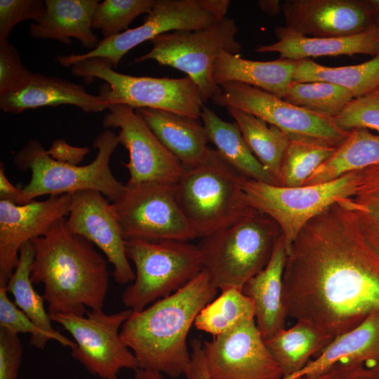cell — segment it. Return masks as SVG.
Instances as JSON below:
<instances>
[{"mask_svg": "<svg viewBox=\"0 0 379 379\" xmlns=\"http://www.w3.org/2000/svg\"><path fill=\"white\" fill-rule=\"evenodd\" d=\"M333 340L312 323L298 320L290 328L264 340L283 376L286 377L305 367L311 357L317 356Z\"/></svg>", "mask_w": 379, "mask_h": 379, "instance_id": "83f0119b", "label": "cell"}, {"mask_svg": "<svg viewBox=\"0 0 379 379\" xmlns=\"http://www.w3.org/2000/svg\"><path fill=\"white\" fill-rule=\"evenodd\" d=\"M200 118L208 142L216 147L233 168L246 178L274 185L270 175L248 147L235 121L221 119L204 105Z\"/></svg>", "mask_w": 379, "mask_h": 379, "instance_id": "4316f807", "label": "cell"}, {"mask_svg": "<svg viewBox=\"0 0 379 379\" xmlns=\"http://www.w3.org/2000/svg\"><path fill=\"white\" fill-rule=\"evenodd\" d=\"M379 165V135L366 128L350 131L335 153L322 164L305 185L324 183L347 173Z\"/></svg>", "mask_w": 379, "mask_h": 379, "instance_id": "f1b7e54d", "label": "cell"}, {"mask_svg": "<svg viewBox=\"0 0 379 379\" xmlns=\"http://www.w3.org/2000/svg\"><path fill=\"white\" fill-rule=\"evenodd\" d=\"M258 5L265 13L270 16L278 15L282 7L279 0H260Z\"/></svg>", "mask_w": 379, "mask_h": 379, "instance_id": "7dc6e473", "label": "cell"}, {"mask_svg": "<svg viewBox=\"0 0 379 379\" xmlns=\"http://www.w3.org/2000/svg\"><path fill=\"white\" fill-rule=\"evenodd\" d=\"M332 120L338 128L345 131L366 128L379 132V89L353 98Z\"/></svg>", "mask_w": 379, "mask_h": 379, "instance_id": "74e56055", "label": "cell"}, {"mask_svg": "<svg viewBox=\"0 0 379 379\" xmlns=\"http://www.w3.org/2000/svg\"><path fill=\"white\" fill-rule=\"evenodd\" d=\"M134 379H165V378L160 373L139 368L134 371Z\"/></svg>", "mask_w": 379, "mask_h": 379, "instance_id": "c3c4849f", "label": "cell"}, {"mask_svg": "<svg viewBox=\"0 0 379 379\" xmlns=\"http://www.w3.org/2000/svg\"><path fill=\"white\" fill-rule=\"evenodd\" d=\"M297 66L298 61L281 58L257 61L243 58L240 54L223 52L213 65L212 76L218 86L238 81L283 98Z\"/></svg>", "mask_w": 379, "mask_h": 379, "instance_id": "484cf974", "label": "cell"}, {"mask_svg": "<svg viewBox=\"0 0 379 379\" xmlns=\"http://www.w3.org/2000/svg\"><path fill=\"white\" fill-rule=\"evenodd\" d=\"M67 228L91 241L105 255L113 266L114 281L124 285L133 282L135 274L126 253L120 224L112 206L95 190L72 193V202L66 219Z\"/></svg>", "mask_w": 379, "mask_h": 379, "instance_id": "e0dca14e", "label": "cell"}, {"mask_svg": "<svg viewBox=\"0 0 379 379\" xmlns=\"http://www.w3.org/2000/svg\"><path fill=\"white\" fill-rule=\"evenodd\" d=\"M277 41L260 45L258 53H278L279 58L299 61L321 56L354 55L375 56L379 54V30L375 25L360 33L338 37H311L287 30L284 27L275 29Z\"/></svg>", "mask_w": 379, "mask_h": 379, "instance_id": "44dd1931", "label": "cell"}, {"mask_svg": "<svg viewBox=\"0 0 379 379\" xmlns=\"http://www.w3.org/2000/svg\"><path fill=\"white\" fill-rule=\"evenodd\" d=\"M45 8L41 0H0V44L8 43L15 25L27 20L35 21Z\"/></svg>", "mask_w": 379, "mask_h": 379, "instance_id": "ab89813d", "label": "cell"}, {"mask_svg": "<svg viewBox=\"0 0 379 379\" xmlns=\"http://www.w3.org/2000/svg\"><path fill=\"white\" fill-rule=\"evenodd\" d=\"M72 72L91 81L98 78L107 85L99 96L108 106L126 105L135 109L152 108L199 119L204 100L197 85L189 77L180 79L135 77L114 70L105 60L92 58L75 62Z\"/></svg>", "mask_w": 379, "mask_h": 379, "instance_id": "ba28073f", "label": "cell"}, {"mask_svg": "<svg viewBox=\"0 0 379 379\" xmlns=\"http://www.w3.org/2000/svg\"><path fill=\"white\" fill-rule=\"evenodd\" d=\"M365 2L372 13L374 20V18L379 15V0H365Z\"/></svg>", "mask_w": 379, "mask_h": 379, "instance_id": "681fc988", "label": "cell"}, {"mask_svg": "<svg viewBox=\"0 0 379 379\" xmlns=\"http://www.w3.org/2000/svg\"><path fill=\"white\" fill-rule=\"evenodd\" d=\"M135 110L184 169L194 168L207 159L211 148L199 119L152 108Z\"/></svg>", "mask_w": 379, "mask_h": 379, "instance_id": "603a6c76", "label": "cell"}, {"mask_svg": "<svg viewBox=\"0 0 379 379\" xmlns=\"http://www.w3.org/2000/svg\"><path fill=\"white\" fill-rule=\"evenodd\" d=\"M32 74L22 65L13 44H0V96L22 88Z\"/></svg>", "mask_w": 379, "mask_h": 379, "instance_id": "60d3db41", "label": "cell"}, {"mask_svg": "<svg viewBox=\"0 0 379 379\" xmlns=\"http://www.w3.org/2000/svg\"><path fill=\"white\" fill-rule=\"evenodd\" d=\"M65 218L31 241L33 284H43L49 316L102 311L109 288L107 260L91 241L72 233Z\"/></svg>", "mask_w": 379, "mask_h": 379, "instance_id": "7a4b0ae2", "label": "cell"}, {"mask_svg": "<svg viewBox=\"0 0 379 379\" xmlns=\"http://www.w3.org/2000/svg\"><path fill=\"white\" fill-rule=\"evenodd\" d=\"M336 149L335 147L290 140L281 163L279 185L287 187L305 185Z\"/></svg>", "mask_w": 379, "mask_h": 379, "instance_id": "d590c367", "label": "cell"}, {"mask_svg": "<svg viewBox=\"0 0 379 379\" xmlns=\"http://www.w3.org/2000/svg\"><path fill=\"white\" fill-rule=\"evenodd\" d=\"M353 98L349 91L333 83L293 81L282 99L307 111L333 119Z\"/></svg>", "mask_w": 379, "mask_h": 379, "instance_id": "e575fe53", "label": "cell"}, {"mask_svg": "<svg viewBox=\"0 0 379 379\" xmlns=\"http://www.w3.org/2000/svg\"><path fill=\"white\" fill-rule=\"evenodd\" d=\"M119 144L118 135L105 129L93 142V147L98 149L95 159L81 166L53 159L38 140L32 139L15 154L13 163L21 171L32 172L23 188L29 200L90 190L114 202L125 190V185L115 178L110 168L111 157Z\"/></svg>", "mask_w": 379, "mask_h": 379, "instance_id": "8992f818", "label": "cell"}, {"mask_svg": "<svg viewBox=\"0 0 379 379\" xmlns=\"http://www.w3.org/2000/svg\"><path fill=\"white\" fill-rule=\"evenodd\" d=\"M281 234L268 215L255 210L233 225L201 238L204 270L218 290L245 284L268 263Z\"/></svg>", "mask_w": 379, "mask_h": 379, "instance_id": "5b68a950", "label": "cell"}, {"mask_svg": "<svg viewBox=\"0 0 379 379\" xmlns=\"http://www.w3.org/2000/svg\"><path fill=\"white\" fill-rule=\"evenodd\" d=\"M293 81H327L347 89L354 98L361 97L379 89V54L363 63L342 67H327L311 59L299 60Z\"/></svg>", "mask_w": 379, "mask_h": 379, "instance_id": "1f68e13d", "label": "cell"}, {"mask_svg": "<svg viewBox=\"0 0 379 379\" xmlns=\"http://www.w3.org/2000/svg\"><path fill=\"white\" fill-rule=\"evenodd\" d=\"M102 124L119 128V144L129 153L127 183L158 182L175 185L184 173L180 162L163 145L141 117L126 105H111Z\"/></svg>", "mask_w": 379, "mask_h": 379, "instance_id": "9a60e30c", "label": "cell"}, {"mask_svg": "<svg viewBox=\"0 0 379 379\" xmlns=\"http://www.w3.org/2000/svg\"><path fill=\"white\" fill-rule=\"evenodd\" d=\"M360 178L359 171L330 182L296 187L246 178L242 190L250 207L266 214L279 225L288 254L302 227L332 205L352 196Z\"/></svg>", "mask_w": 379, "mask_h": 379, "instance_id": "9c48e42d", "label": "cell"}, {"mask_svg": "<svg viewBox=\"0 0 379 379\" xmlns=\"http://www.w3.org/2000/svg\"><path fill=\"white\" fill-rule=\"evenodd\" d=\"M203 349L211 379H282L255 319L213 340Z\"/></svg>", "mask_w": 379, "mask_h": 379, "instance_id": "2e32d148", "label": "cell"}, {"mask_svg": "<svg viewBox=\"0 0 379 379\" xmlns=\"http://www.w3.org/2000/svg\"><path fill=\"white\" fill-rule=\"evenodd\" d=\"M60 105H73L86 113L108 109V105L98 95L88 93L81 85L54 76L34 72L22 88L0 96L1 109L11 114Z\"/></svg>", "mask_w": 379, "mask_h": 379, "instance_id": "ffe728a7", "label": "cell"}, {"mask_svg": "<svg viewBox=\"0 0 379 379\" xmlns=\"http://www.w3.org/2000/svg\"><path fill=\"white\" fill-rule=\"evenodd\" d=\"M34 258V250L31 241L20 248L18 261L7 284L8 293L14 298V303L38 327L54 335L65 347L73 348L76 343L53 328L48 312L44 307V298L34 288L31 279V268Z\"/></svg>", "mask_w": 379, "mask_h": 379, "instance_id": "4dcf8cb0", "label": "cell"}, {"mask_svg": "<svg viewBox=\"0 0 379 379\" xmlns=\"http://www.w3.org/2000/svg\"><path fill=\"white\" fill-rule=\"evenodd\" d=\"M282 301L287 317L333 339L379 312V263L340 204L310 220L293 243Z\"/></svg>", "mask_w": 379, "mask_h": 379, "instance_id": "6da1fadb", "label": "cell"}, {"mask_svg": "<svg viewBox=\"0 0 379 379\" xmlns=\"http://www.w3.org/2000/svg\"><path fill=\"white\" fill-rule=\"evenodd\" d=\"M338 364L379 365V312L370 314L352 330L335 338L313 360L282 379L313 376Z\"/></svg>", "mask_w": 379, "mask_h": 379, "instance_id": "cb8c5ba5", "label": "cell"}, {"mask_svg": "<svg viewBox=\"0 0 379 379\" xmlns=\"http://www.w3.org/2000/svg\"><path fill=\"white\" fill-rule=\"evenodd\" d=\"M340 204L351 213L361 238L379 263V165L361 171L355 193Z\"/></svg>", "mask_w": 379, "mask_h": 379, "instance_id": "d6a6232c", "label": "cell"}, {"mask_svg": "<svg viewBox=\"0 0 379 379\" xmlns=\"http://www.w3.org/2000/svg\"><path fill=\"white\" fill-rule=\"evenodd\" d=\"M229 0H155L144 22L133 29L99 41L97 46L82 54L57 57L63 67L92 58L105 60L117 67L122 58L139 44L162 34L177 30H195L225 17Z\"/></svg>", "mask_w": 379, "mask_h": 379, "instance_id": "8fae6325", "label": "cell"}, {"mask_svg": "<svg viewBox=\"0 0 379 379\" xmlns=\"http://www.w3.org/2000/svg\"><path fill=\"white\" fill-rule=\"evenodd\" d=\"M213 99L218 106L236 108L275 126L291 140L338 148L350 131L338 128L332 119L307 111L258 88L238 81L220 85Z\"/></svg>", "mask_w": 379, "mask_h": 379, "instance_id": "4fadbf2b", "label": "cell"}, {"mask_svg": "<svg viewBox=\"0 0 379 379\" xmlns=\"http://www.w3.org/2000/svg\"><path fill=\"white\" fill-rule=\"evenodd\" d=\"M245 178L216 149L202 164L185 169L175 194L196 238L229 227L255 211L244 199Z\"/></svg>", "mask_w": 379, "mask_h": 379, "instance_id": "277c9868", "label": "cell"}, {"mask_svg": "<svg viewBox=\"0 0 379 379\" xmlns=\"http://www.w3.org/2000/svg\"><path fill=\"white\" fill-rule=\"evenodd\" d=\"M300 379H379V365L338 364L319 374Z\"/></svg>", "mask_w": 379, "mask_h": 379, "instance_id": "7bdbcfd3", "label": "cell"}, {"mask_svg": "<svg viewBox=\"0 0 379 379\" xmlns=\"http://www.w3.org/2000/svg\"><path fill=\"white\" fill-rule=\"evenodd\" d=\"M0 200L19 206L32 201L27 197L23 189L14 186L8 180L6 176L4 166L2 162L0 164Z\"/></svg>", "mask_w": 379, "mask_h": 379, "instance_id": "bcb514c9", "label": "cell"}, {"mask_svg": "<svg viewBox=\"0 0 379 379\" xmlns=\"http://www.w3.org/2000/svg\"><path fill=\"white\" fill-rule=\"evenodd\" d=\"M175 187L158 182L125 185L121 196L112 203L125 241L196 239L178 203Z\"/></svg>", "mask_w": 379, "mask_h": 379, "instance_id": "7c38bea8", "label": "cell"}, {"mask_svg": "<svg viewBox=\"0 0 379 379\" xmlns=\"http://www.w3.org/2000/svg\"><path fill=\"white\" fill-rule=\"evenodd\" d=\"M217 293L204 270L178 291L132 312L120 336L139 368L170 378L185 375L192 360L187 335L197 316Z\"/></svg>", "mask_w": 379, "mask_h": 379, "instance_id": "3957f363", "label": "cell"}, {"mask_svg": "<svg viewBox=\"0 0 379 379\" xmlns=\"http://www.w3.org/2000/svg\"><path fill=\"white\" fill-rule=\"evenodd\" d=\"M125 246L135 277L122 293L121 302L132 312L178 291L204 270L198 246L189 241L130 240Z\"/></svg>", "mask_w": 379, "mask_h": 379, "instance_id": "52a82bcc", "label": "cell"}, {"mask_svg": "<svg viewBox=\"0 0 379 379\" xmlns=\"http://www.w3.org/2000/svg\"><path fill=\"white\" fill-rule=\"evenodd\" d=\"M46 152L56 161L78 165L88 153L89 148L72 147L63 140H56Z\"/></svg>", "mask_w": 379, "mask_h": 379, "instance_id": "ee69618b", "label": "cell"}, {"mask_svg": "<svg viewBox=\"0 0 379 379\" xmlns=\"http://www.w3.org/2000/svg\"><path fill=\"white\" fill-rule=\"evenodd\" d=\"M255 319L253 301L241 289L230 287L206 305L197 316L194 325L214 337L225 334L243 323Z\"/></svg>", "mask_w": 379, "mask_h": 379, "instance_id": "836d02e7", "label": "cell"}, {"mask_svg": "<svg viewBox=\"0 0 379 379\" xmlns=\"http://www.w3.org/2000/svg\"><path fill=\"white\" fill-rule=\"evenodd\" d=\"M22 347L18 335L0 328V379H17Z\"/></svg>", "mask_w": 379, "mask_h": 379, "instance_id": "b9f144b4", "label": "cell"}, {"mask_svg": "<svg viewBox=\"0 0 379 379\" xmlns=\"http://www.w3.org/2000/svg\"><path fill=\"white\" fill-rule=\"evenodd\" d=\"M281 11L284 27L306 36H350L374 25L365 0H287Z\"/></svg>", "mask_w": 379, "mask_h": 379, "instance_id": "d6986e66", "label": "cell"}, {"mask_svg": "<svg viewBox=\"0 0 379 379\" xmlns=\"http://www.w3.org/2000/svg\"><path fill=\"white\" fill-rule=\"evenodd\" d=\"M373 24L376 26V27L379 30V15L374 18Z\"/></svg>", "mask_w": 379, "mask_h": 379, "instance_id": "f907efd6", "label": "cell"}, {"mask_svg": "<svg viewBox=\"0 0 379 379\" xmlns=\"http://www.w3.org/2000/svg\"><path fill=\"white\" fill-rule=\"evenodd\" d=\"M86 317L57 314L51 320L62 326L74 338L76 345L72 357L95 376L101 379H119L123 368L135 371L138 361L120 336L124 323L132 310L116 313L87 310Z\"/></svg>", "mask_w": 379, "mask_h": 379, "instance_id": "5bb4252c", "label": "cell"}, {"mask_svg": "<svg viewBox=\"0 0 379 379\" xmlns=\"http://www.w3.org/2000/svg\"><path fill=\"white\" fill-rule=\"evenodd\" d=\"M226 109L239 126L253 154L274 185H279L281 163L290 142L288 135L278 127L250 113L233 107Z\"/></svg>", "mask_w": 379, "mask_h": 379, "instance_id": "f546056e", "label": "cell"}, {"mask_svg": "<svg viewBox=\"0 0 379 379\" xmlns=\"http://www.w3.org/2000/svg\"><path fill=\"white\" fill-rule=\"evenodd\" d=\"M72 202V194L68 193L20 206L0 200V286H6L13 274L21 246L69 215Z\"/></svg>", "mask_w": 379, "mask_h": 379, "instance_id": "ac0fdd59", "label": "cell"}, {"mask_svg": "<svg viewBox=\"0 0 379 379\" xmlns=\"http://www.w3.org/2000/svg\"><path fill=\"white\" fill-rule=\"evenodd\" d=\"M6 286H0V328L15 334L29 333L30 346L44 349L47 342L56 338L38 327L9 299Z\"/></svg>", "mask_w": 379, "mask_h": 379, "instance_id": "f35d334b", "label": "cell"}, {"mask_svg": "<svg viewBox=\"0 0 379 379\" xmlns=\"http://www.w3.org/2000/svg\"><path fill=\"white\" fill-rule=\"evenodd\" d=\"M42 15L29 26L34 39H51L65 44L76 39L83 46L94 49L99 41L93 32L92 18L98 0H45Z\"/></svg>", "mask_w": 379, "mask_h": 379, "instance_id": "d4e9b609", "label": "cell"}, {"mask_svg": "<svg viewBox=\"0 0 379 379\" xmlns=\"http://www.w3.org/2000/svg\"><path fill=\"white\" fill-rule=\"evenodd\" d=\"M191 363L185 374V379H211L205 359L203 343L193 339L191 343Z\"/></svg>", "mask_w": 379, "mask_h": 379, "instance_id": "f6af8a7d", "label": "cell"}, {"mask_svg": "<svg viewBox=\"0 0 379 379\" xmlns=\"http://www.w3.org/2000/svg\"><path fill=\"white\" fill-rule=\"evenodd\" d=\"M286 258L281 233L267 265L250 279L241 289L253 302L255 323L264 340L286 328L287 314L282 301V290Z\"/></svg>", "mask_w": 379, "mask_h": 379, "instance_id": "7402d4cb", "label": "cell"}, {"mask_svg": "<svg viewBox=\"0 0 379 379\" xmlns=\"http://www.w3.org/2000/svg\"><path fill=\"white\" fill-rule=\"evenodd\" d=\"M155 0H105L98 3L92 18V27L101 30L103 39L119 34L142 14H149Z\"/></svg>", "mask_w": 379, "mask_h": 379, "instance_id": "8d00e7d4", "label": "cell"}, {"mask_svg": "<svg viewBox=\"0 0 379 379\" xmlns=\"http://www.w3.org/2000/svg\"><path fill=\"white\" fill-rule=\"evenodd\" d=\"M239 30L235 20L225 16L202 29L162 34L150 41L151 50L134 62L152 60L185 72L197 85L205 102L220 92L212 76L215 60L223 52L241 53L236 39Z\"/></svg>", "mask_w": 379, "mask_h": 379, "instance_id": "30bf717a", "label": "cell"}]
</instances>
